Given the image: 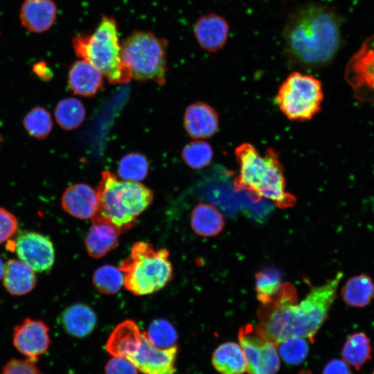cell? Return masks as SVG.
<instances>
[{"instance_id":"1","label":"cell","mask_w":374,"mask_h":374,"mask_svg":"<svg viewBox=\"0 0 374 374\" xmlns=\"http://www.w3.org/2000/svg\"><path fill=\"white\" fill-rule=\"evenodd\" d=\"M343 275L337 272L323 285L314 287L299 303L294 287L283 283L278 294L259 310L258 331L276 346L292 337L313 341L327 319Z\"/></svg>"},{"instance_id":"2","label":"cell","mask_w":374,"mask_h":374,"mask_svg":"<svg viewBox=\"0 0 374 374\" xmlns=\"http://www.w3.org/2000/svg\"><path fill=\"white\" fill-rule=\"evenodd\" d=\"M343 22L339 13L326 4L309 2L295 8L282 33L288 60L307 68L331 62L342 44Z\"/></svg>"},{"instance_id":"3","label":"cell","mask_w":374,"mask_h":374,"mask_svg":"<svg viewBox=\"0 0 374 374\" xmlns=\"http://www.w3.org/2000/svg\"><path fill=\"white\" fill-rule=\"evenodd\" d=\"M239 165L233 180L235 190H244L256 199L266 198L280 208L292 207L295 197L287 191L284 170L277 152L268 148L263 154L249 143H242L235 150Z\"/></svg>"},{"instance_id":"4","label":"cell","mask_w":374,"mask_h":374,"mask_svg":"<svg viewBox=\"0 0 374 374\" xmlns=\"http://www.w3.org/2000/svg\"><path fill=\"white\" fill-rule=\"evenodd\" d=\"M96 192L98 206L91 220L107 222L120 233L132 227L153 200V193L145 185L119 180L108 170L102 172Z\"/></svg>"},{"instance_id":"5","label":"cell","mask_w":374,"mask_h":374,"mask_svg":"<svg viewBox=\"0 0 374 374\" xmlns=\"http://www.w3.org/2000/svg\"><path fill=\"white\" fill-rule=\"evenodd\" d=\"M76 55L98 69L112 84H125L132 78L122 56L117 23L113 17L103 16L90 35H80L72 39Z\"/></svg>"},{"instance_id":"6","label":"cell","mask_w":374,"mask_h":374,"mask_svg":"<svg viewBox=\"0 0 374 374\" xmlns=\"http://www.w3.org/2000/svg\"><path fill=\"white\" fill-rule=\"evenodd\" d=\"M166 249H154L146 242L134 243L129 256L121 261L125 288L135 295H146L164 287L172 278V266Z\"/></svg>"},{"instance_id":"7","label":"cell","mask_w":374,"mask_h":374,"mask_svg":"<svg viewBox=\"0 0 374 374\" xmlns=\"http://www.w3.org/2000/svg\"><path fill=\"white\" fill-rule=\"evenodd\" d=\"M168 41L150 31L135 30L121 44L122 56L132 76L140 81L166 82Z\"/></svg>"},{"instance_id":"8","label":"cell","mask_w":374,"mask_h":374,"mask_svg":"<svg viewBox=\"0 0 374 374\" xmlns=\"http://www.w3.org/2000/svg\"><path fill=\"white\" fill-rule=\"evenodd\" d=\"M275 100L288 119L309 121L321 111L323 100L322 83L312 74L293 71L279 86Z\"/></svg>"},{"instance_id":"9","label":"cell","mask_w":374,"mask_h":374,"mask_svg":"<svg viewBox=\"0 0 374 374\" xmlns=\"http://www.w3.org/2000/svg\"><path fill=\"white\" fill-rule=\"evenodd\" d=\"M344 79L362 103H374V35L366 37L350 57Z\"/></svg>"},{"instance_id":"10","label":"cell","mask_w":374,"mask_h":374,"mask_svg":"<svg viewBox=\"0 0 374 374\" xmlns=\"http://www.w3.org/2000/svg\"><path fill=\"white\" fill-rule=\"evenodd\" d=\"M238 339L244 355L246 371L249 374H276L280 367L276 346L264 338L256 326L247 324L240 328Z\"/></svg>"},{"instance_id":"11","label":"cell","mask_w":374,"mask_h":374,"mask_svg":"<svg viewBox=\"0 0 374 374\" xmlns=\"http://www.w3.org/2000/svg\"><path fill=\"white\" fill-rule=\"evenodd\" d=\"M178 350L177 345L168 348L155 346L143 332L136 348L125 358L144 374H175Z\"/></svg>"},{"instance_id":"12","label":"cell","mask_w":374,"mask_h":374,"mask_svg":"<svg viewBox=\"0 0 374 374\" xmlns=\"http://www.w3.org/2000/svg\"><path fill=\"white\" fill-rule=\"evenodd\" d=\"M15 252L18 258L37 272L48 271L55 262L52 242L34 231H22L16 238Z\"/></svg>"},{"instance_id":"13","label":"cell","mask_w":374,"mask_h":374,"mask_svg":"<svg viewBox=\"0 0 374 374\" xmlns=\"http://www.w3.org/2000/svg\"><path fill=\"white\" fill-rule=\"evenodd\" d=\"M48 332V327L42 321L26 318L14 329L13 344L20 353L36 363L49 347Z\"/></svg>"},{"instance_id":"14","label":"cell","mask_w":374,"mask_h":374,"mask_svg":"<svg viewBox=\"0 0 374 374\" xmlns=\"http://www.w3.org/2000/svg\"><path fill=\"white\" fill-rule=\"evenodd\" d=\"M230 26L222 16L213 12L199 17L194 25L193 33L199 46L209 53H217L225 46Z\"/></svg>"},{"instance_id":"15","label":"cell","mask_w":374,"mask_h":374,"mask_svg":"<svg viewBox=\"0 0 374 374\" xmlns=\"http://www.w3.org/2000/svg\"><path fill=\"white\" fill-rule=\"evenodd\" d=\"M61 204L62 208L73 217L82 220L92 218L98 206L97 192L87 184H75L64 190Z\"/></svg>"},{"instance_id":"16","label":"cell","mask_w":374,"mask_h":374,"mask_svg":"<svg viewBox=\"0 0 374 374\" xmlns=\"http://www.w3.org/2000/svg\"><path fill=\"white\" fill-rule=\"evenodd\" d=\"M184 127L193 139H206L213 136L219 127V117L215 109L199 101L187 107L184 116Z\"/></svg>"},{"instance_id":"17","label":"cell","mask_w":374,"mask_h":374,"mask_svg":"<svg viewBox=\"0 0 374 374\" xmlns=\"http://www.w3.org/2000/svg\"><path fill=\"white\" fill-rule=\"evenodd\" d=\"M57 17V6L53 0H25L21 7L19 19L28 31L41 33L48 30Z\"/></svg>"},{"instance_id":"18","label":"cell","mask_w":374,"mask_h":374,"mask_svg":"<svg viewBox=\"0 0 374 374\" xmlns=\"http://www.w3.org/2000/svg\"><path fill=\"white\" fill-rule=\"evenodd\" d=\"M102 73L88 62H75L69 71L68 83L75 94L85 97L93 96L102 87Z\"/></svg>"},{"instance_id":"19","label":"cell","mask_w":374,"mask_h":374,"mask_svg":"<svg viewBox=\"0 0 374 374\" xmlns=\"http://www.w3.org/2000/svg\"><path fill=\"white\" fill-rule=\"evenodd\" d=\"M96 323L95 312L83 303L67 307L60 315V323L64 331L76 338H84L90 335L95 329Z\"/></svg>"},{"instance_id":"20","label":"cell","mask_w":374,"mask_h":374,"mask_svg":"<svg viewBox=\"0 0 374 374\" xmlns=\"http://www.w3.org/2000/svg\"><path fill=\"white\" fill-rule=\"evenodd\" d=\"M92 225L84 240L88 254L94 258L105 256L118 243L120 231L111 224L91 220Z\"/></svg>"},{"instance_id":"21","label":"cell","mask_w":374,"mask_h":374,"mask_svg":"<svg viewBox=\"0 0 374 374\" xmlns=\"http://www.w3.org/2000/svg\"><path fill=\"white\" fill-rule=\"evenodd\" d=\"M3 284L12 295L29 293L36 285L35 271L21 260L11 258L4 265Z\"/></svg>"},{"instance_id":"22","label":"cell","mask_w":374,"mask_h":374,"mask_svg":"<svg viewBox=\"0 0 374 374\" xmlns=\"http://www.w3.org/2000/svg\"><path fill=\"white\" fill-rule=\"evenodd\" d=\"M142 332L132 320L118 323L110 334L106 350L113 356L127 357L134 351L141 341Z\"/></svg>"},{"instance_id":"23","label":"cell","mask_w":374,"mask_h":374,"mask_svg":"<svg viewBox=\"0 0 374 374\" xmlns=\"http://www.w3.org/2000/svg\"><path fill=\"white\" fill-rule=\"evenodd\" d=\"M222 213L213 205L200 202L193 209L190 226L195 233L202 237L217 235L224 227Z\"/></svg>"},{"instance_id":"24","label":"cell","mask_w":374,"mask_h":374,"mask_svg":"<svg viewBox=\"0 0 374 374\" xmlns=\"http://www.w3.org/2000/svg\"><path fill=\"white\" fill-rule=\"evenodd\" d=\"M212 364L221 374H242L246 371L244 353L235 342L220 344L213 353Z\"/></svg>"},{"instance_id":"25","label":"cell","mask_w":374,"mask_h":374,"mask_svg":"<svg viewBox=\"0 0 374 374\" xmlns=\"http://www.w3.org/2000/svg\"><path fill=\"white\" fill-rule=\"evenodd\" d=\"M341 293L348 305L365 307L374 299V283L367 274L355 276L346 281Z\"/></svg>"},{"instance_id":"26","label":"cell","mask_w":374,"mask_h":374,"mask_svg":"<svg viewBox=\"0 0 374 374\" xmlns=\"http://www.w3.org/2000/svg\"><path fill=\"white\" fill-rule=\"evenodd\" d=\"M372 347L368 336L364 332H355L346 341L341 351L344 361L359 370L371 359Z\"/></svg>"},{"instance_id":"27","label":"cell","mask_w":374,"mask_h":374,"mask_svg":"<svg viewBox=\"0 0 374 374\" xmlns=\"http://www.w3.org/2000/svg\"><path fill=\"white\" fill-rule=\"evenodd\" d=\"M85 115L83 104L75 98H66L60 100L55 109L58 125L67 130L78 127L84 121Z\"/></svg>"},{"instance_id":"28","label":"cell","mask_w":374,"mask_h":374,"mask_svg":"<svg viewBox=\"0 0 374 374\" xmlns=\"http://www.w3.org/2000/svg\"><path fill=\"white\" fill-rule=\"evenodd\" d=\"M282 285L281 273L276 268H266L256 273L255 290L261 305L269 303L279 292Z\"/></svg>"},{"instance_id":"29","label":"cell","mask_w":374,"mask_h":374,"mask_svg":"<svg viewBox=\"0 0 374 374\" xmlns=\"http://www.w3.org/2000/svg\"><path fill=\"white\" fill-rule=\"evenodd\" d=\"M149 163L146 157L139 152L125 154L120 160L118 173L125 181H140L148 175Z\"/></svg>"},{"instance_id":"30","label":"cell","mask_w":374,"mask_h":374,"mask_svg":"<svg viewBox=\"0 0 374 374\" xmlns=\"http://www.w3.org/2000/svg\"><path fill=\"white\" fill-rule=\"evenodd\" d=\"M95 287L105 294L117 293L124 284L123 274L119 268L103 265L98 268L93 276Z\"/></svg>"},{"instance_id":"31","label":"cell","mask_w":374,"mask_h":374,"mask_svg":"<svg viewBox=\"0 0 374 374\" xmlns=\"http://www.w3.org/2000/svg\"><path fill=\"white\" fill-rule=\"evenodd\" d=\"M23 125L32 137L43 139L51 132L53 121L47 110L41 107H36L25 116Z\"/></svg>"},{"instance_id":"32","label":"cell","mask_w":374,"mask_h":374,"mask_svg":"<svg viewBox=\"0 0 374 374\" xmlns=\"http://www.w3.org/2000/svg\"><path fill=\"white\" fill-rule=\"evenodd\" d=\"M184 161L193 169H201L210 164L213 157L211 145L204 141L188 143L182 150Z\"/></svg>"},{"instance_id":"33","label":"cell","mask_w":374,"mask_h":374,"mask_svg":"<svg viewBox=\"0 0 374 374\" xmlns=\"http://www.w3.org/2000/svg\"><path fill=\"white\" fill-rule=\"evenodd\" d=\"M146 334L150 341L160 348H168L175 346L178 338L173 326L163 319H157L152 321Z\"/></svg>"},{"instance_id":"34","label":"cell","mask_w":374,"mask_h":374,"mask_svg":"<svg viewBox=\"0 0 374 374\" xmlns=\"http://www.w3.org/2000/svg\"><path fill=\"white\" fill-rule=\"evenodd\" d=\"M277 346L280 357L286 363L292 365H297L303 362L309 352L306 341L299 337L287 338Z\"/></svg>"},{"instance_id":"35","label":"cell","mask_w":374,"mask_h":374,"mask_svg":"<svg viewBox=\"0 0 374 374\" xmlns=\"http://www.w3.org/2000/svg\"><path fill=\"white\" fill-rule=\"evenodd\" d=\"M17 228L18 222L15 216L0 207V244L12 237Z\"/></svg>"},{"instance_id":"36","label":"cell","mask_w":374,"mask_h":374,"mask_svg":"<svg viewBox=\"0 0 374 374\" xmlns=\"http://www.w3.org/2000/svg\"><path fill=\"white\" fill-rule=\"evenodd\" d=\"M105 374H138L136 367L127 358L113 356L105 368Z\"/></svg>"},{"instance_id":"37","label":"cell","mask_w":374,"mask_h":374,"mask_svg":"<svg viewBox=\"0 0 374 374\" xmlns=\"http://www.w3.org/2000/svg\"><path fill=\"white\" fill-rule=\"evenodd\" d=\"M35 364L28 359H12L6 364L1 374H44Z\"/></svg>"},{"instance_id":"38","label":"cell","mask_w":374,"mask_h":374,"mask_svg":"<svg viewBox=\"0 0 374 374\" xmlns=\"http://www.w3.org/2000/svg\"><path fill=\"white\" fill-rule=\"evenodd\" d=\"M323 374H352L348 364L341 359L330 361L323 371Z\"/></svg>"},{"instance_id":"39","label":"cell","mask_w":374,"mask_h":374,"mask_svg":"<svg viewBox=\"0 0 374 374\" xmlns=\"http://www.w3.org/2000/svg\"><path fill=\"white\" fill-rule=\"evenodd\" d=\"M33 70L38 76L44 78V80L50 78V70L44 62L37 63L33 66Z\"/></svg>"},{"instance_id":"40","label":"cell","mask_w":374,"mask_h":374,"mask_svg":"<svg viewBox=\"0 0 374 374\" xmlns=\"http://www.w3.org/2000/svg\"><path fill=\"white\" fill-rule=\"evenodd\" d=\"M3 270H4V265H3L2 259L0 258V280L3 277Z\"/></svg>"},{"instance_id":"41","label":"cell","mask_w":374,"mask_h":374,"mask_svg":"<svg viewBox=\"0 0 374 374\" xmlns=\"http://www.w3.org/2000/svg\"><path fill=\"white\" fill-rule=\"evenodd\" d=\"M373 374H374V371H373Z\"/></svg>"}]
</instances>
